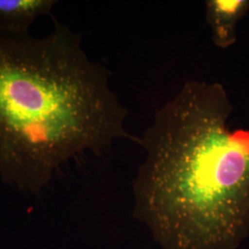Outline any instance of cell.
<instances>
[{"label":"cell","mask_w":249,"mask_h":249,"mask_svg":"<svg viewBox=\"0 0 249 249\" xmlns=\"http://www.w3.org/2000/svg\"><path fill=\"white\" fill-rule=\"evenodd\" d=\"M54 0H0V32L25 35L36 18L50 15Z\"/></svg>","instance_id":"obj_4"},{"label":"cell","mask_w":249,"mask_h":249,"mask_svg":"<svg viewBox=\"0 0 249 249\" xmlns=\"http://www.w3.org/2000/svg\"><path fill=\"white\" fill-rule=\"evenodd\" d=\"M219 82L190 80L139 137L133 216L161 249H236L249 235V129Z\"/></svg>","instance_id":"obj_1"},{"label":"cell","mask_w":249,"mask_h":249,"mask_svg":"<svg viewBox=\"0 0 249 249\" xmlns=\"http://www.w3.org/2000/svg\"><path fill=\"white\" fill-rule=\"evenodd\" d=\"M249 11V0H207L205 18L214 45L227 49L237 41V28Z\"/></svg>","instance_id":"obj_3"},{"label":"cell","mask_w":249,"mask_h":249,"mask_svg":"<svg viewBox=\"0 0 249 249\" xmlns=\"http://www.w3.org/2000/svg\"><path fill=\"white\" fill-rule=\"evenodd\" d=\"M53 22L43 38L0 32V178L33 195L69 160L139 142L111 72L89 58L80 34Z\"/></svg>","instance_id":"obj_2"}]
</instances>
